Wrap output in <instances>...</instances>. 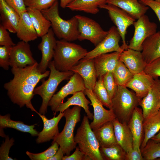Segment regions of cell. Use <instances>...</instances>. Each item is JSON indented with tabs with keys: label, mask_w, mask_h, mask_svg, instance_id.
<instances>
[{
	"label": "cell",
	"mask_w": 160,
	"mask_h": 160,
	"mask_svg": "<svg viewBox=\"0 0 160 160\" xmlns=\"http://www.w3.org/2000/svg\"><path fill=\"white\" fill-rule=\"evenodd\" d=\"M5 138V141L1 144L0 148V160H15L9 156V150L14 144V140L13 138L10 139L8 136H6Z\"/></svg>",
	"instance_id": "7bdbcfd3"
},
{
	"label": "cell",
	"mask_w": 160,
	"mask_h": 160,
	"mask_svg": "<svg viewBox=\"0 0 160 160\" xmlns=\"http://www.w3.org/2000/svg\"><path fill=\"white\" fill-rule=\"evenodd\" d=\"M85 89L84 82L82 77L77 73H74L67 83L58 92L54 95L49 102L48 105L55 113L59 106L63 103L65 97L69 95H73L78 91L84 92Z\"/></svg>",
	"instance_id": "7c38bea8"
},
{
	"label": "cell",
	"mask_w": 160,
	"mask_h": 160,
	"mask_svg": "<svg viewBox=\"0 0 160 160\" xmlns=\"http://www.w3.org/2000/svg\"><path fill=\"white\" fill-rule=\"evenodd\" d=\"M27 7L41 11L51 7L57 0H24Z\"/></svg>",
	"instance_id": "60d3db41"
},
{
	"label": "cell",
	"mask_w": 160,
	"mask_h": 160,
	"mask_svg": "<svg viewBox=\"0 0 160 160\" xmlns=\"http://www.w3.org/2000/svg\"><path fill=\"white\" fill-rule=\"evenodd\" d=\"M64 154L63 150L60 147L55 154L49 158L48 160H61Z\"/></svg>",
	"instance_id": "681fc988"
},
{
	"label": "cell",
	"mask_w": 160,
	"mask_h": 160,
	"mask_svg": "<svg viewBox=\"0 0 160 160\" xmlns=\"http://www.w3.org/2000/svg\"><path fill=\"white\" fill-rule=\"evenodd\" d=\"M159 107L160 108V100L159 103Z\"/></svg>",
	"instance_id": "db71d44e"
},
{
	"label": "cell",
	"mask_w": 160,
	"mask_h": 160,
	"mask_svg": "<svg viewBox=\"0 0 160 160\" xmlns=\"http://www.w3.org/2000/svg\"><path fill=\"white\" fill-rule=\"evenodd\" d=\"M43 123V130L39 133L36 140L37 143H41L53 140L59 133L58 124L63 116L64 113L60 112L58 115L53 118L48 119L44 115L39 113Z\"/></svg>",
	"instance_id": "ac0fdd59"
},
{
	"label": "cell",
	"mask_w": 160,
	"mask_h": 160,
	"mask_svg": "<svg viewBox=\"0 0 160 160\" xmlns=\"http://www.w3.org/2000/svg\"><path fill=\"white\" fill-rule=\"evenodd\" d=\"M87 116L84 115L80 126L74 136V140L81 151L91 160H103L100 152V146L91 128Z\"/></svg>",
	"instance_id": "52a82bcc"
},
{
	"label": "cell",
	"mask_w": 160,
	"mask_h": 160,
	"mask_svg": "<svg viewBox=\"0 0 160 160\" xmlns=\"http://www.w3.org/2000/svg\"><path fill=\"white\" fill-rule=\"evenodd\" d=\"M90 100V105L94 111L93 121L90 124L93 129L100 127L105 123L113 121L116 117L111 109L107 110L93 93L92 90L86 88L84 92Z\"/></svg>",
	"instance_id": "4fadbf2b"
},
{
	"label": "cell",
	"mask_w": 160,
	"mask_h": 160,
	"mask_svg": "<svg viewBox=\"0 0 160 160\" xmlns=\"http://www.w3.org/2000/svg\"><path fill=\"white\" fill-rule=\"evenodd\" d=\"M121 53L114 52L101 55L93 59L97 78L108 72H113L119 60Z\"/></svg>",
	"instance_id": "7402d4cb"
},
{
	"label": "cell",
	"mask_w": 160,
	"mask_h": 160,
	"mask_svg": "<svg viewBox=\"0 0 160 160\" xmlns=\"http://www.w3.org/2000/svg\"><path fill=\"white\" fill-rule=\"evenodd\" d=\"M81 107L74 106L69 108L63 112L65 123L62 132L53 140L52 143L56 142L63 151L64 154L69 156L71 152L76 147L74 140V130L76 124L81 120Z\"/></svg>",
	"instance_id": "8992f818"
},
{
	"label": "cell",
	"mask_w": 160,
	"mask_h": 160,
	"mask_svg": "<svg viewBox=\"0 0 160 160\" xmlns=\"http://www.w3.org/2000/svg\"><path fill=\"white\" fill-rule=\"evenodd\" d=\"M156 2L160 3V0H154Z\"/></svg>",
	"instance_id": "f5cc1de1"
},
{
	"label": "cell",
	"mask_w": 160,
	"mask_h": 160,
	"mask_svg": "<svg viewBox=\"0 0 160 160\" xmlns=\"http://www.w3.org/2000/svg\"><path fill=\"white\" fill-rule=\"evenodd\" d=\"M41 41L38 45V48L41 54V61L38 63V68L42 73L47 70L49 63L53 58L57 41L52 28L41 37Z\"/></svg>",
	"instance_id": "2e32d148"
},
{
	"label": "cell",
	"mask_w": 160,
	"mask_h": 160,
	"mask_svg": "<svg viewBox=\"0 0 160 160\" xmlns=\"http://www.w3.org/2000/svg\"><path fill=\"white\" fill-rule=\"evenodd\" d=\"M141 99L126 87L118 86L117 91L111 99V109L120 122L128 124Z\"/></svg>",
	"instance_id": "5b68a950"
},
{
	"label": "cell",
	"mask_w": 160,
	"mask_h": 160,
	"mask_svg": "<svg viewBox=\"0 0 160 160\" xmlns=\"http://www.w3.org/2000/svg\"><path fill=\"white\" fill-rule=\"evenodd\" d=\"M88 52L79 45L63 40H57L53 56L55 68L60 71H70Z\"/></svg>",
	"instance_id": "3957f363"
},
{
	"label": "cell",
	"mask_w": 160,
	"mask_h": 160,
	"mask_svg": "<svg viewBox=\"0 0 160 160\" xmlns=\"http://www.w3.org/2000/svg\"><path fill=\"white\" fill-rule=\"evenodd\" d=\"M100 147H107L117 144L113 121H108L98 128L92 129Z\"/></svg>",
	"instance_id": "f1b7e54d"
},
{
	"label": "cell",
	"mask_w": 160,
	"mask_h": 160,
	"mask_svg": "<svg viewBox=\"0 0 160 160\" xmlns=\"http://www.w3.org/2000/svg\"><path fill=\"white\" fill-rule=\"evenodd\" d=\"M13 78L5 83L4 87L11 101L20 108L25 106L38 114L31 103L34 91L38 83L49 76L50 71L42 73L37 62L23 68H12Z\"/></svg>",
	"instance_id": "6da1fadb"
},
{
	"label": "cell",
	"mask_w": 160,
	"mask_h": 160,
	"mask_svg": "<svg viewBox=\"0 0 160 160\" xmlns=\"http://www.w3.org/2000/svg\"><path fill=\"white\" fill-rule=\"evenodd\" d=\"M142 54L145 62L149 63L160 57V32L147 38L142 45Z\"/></svg>",
	"instance_id": "4316f807"
},
{
	"label": "cell",
	"mask_w": 160,
	"mask_h": 160,
	"mask_svg": "<svg viewBox=\"0 0 160 160\" xmlns=\"http://www.w3.org/2000/svg\"><path fill=\"white\" fill-rule=\"evenodd\" d=\"M70 71L78 74L82 78L86 88L93 90L97 78L94 60H81Z\"/></svg>",
	"instance_id": "e0dca14e"
},
{
	"label": "cell",
	"mask_w": 160,
	"mask_h": 160,
	"mask_svg": "<svg viewBox=\"0 0 160 160\" xmlns=\"http://www.w3.org/2000/svg\"><path fill=\"white\" fill-rule=\"evenodd\" d=\"M126 160H144L141 150L133 148L126 153Z\"/></svg>",
	"instance_id": "c3c4849f"
},
{
	"label": "cell",
	"mask_w": 160,
	"mask_h": 160,
	"mask_svg": "<svg viewBox=\"0 0 160 160\" xmlns=\"http://www.w3.org/2000/svg\"><path fill=\"white\" fill-rule=\"evenodd\" d=\"M104 160H126V153L118 144L107 147H100Z\"/></svg>",
	"instance_id": "e575fe53"
},
{
	"label": "cell",
	"mask_w": 160,
	"mask_h": 160,
	"mask_svg": "<svg viewBox=\"0 0 160 160\" xmlns=\"http://www.w3.org/2000/svg\"><path fill=\"white\" fill-rule=\"evenodd\" d=\"M28 13L38 37H41L47 33L51 27V22L44 15L41 11L27 7Z\"/></svg>",
	"instance_id": "1f68e13d"
},
{
	"label": "cell",
	"mask_w": 160,
	"mask_h": 160,
	"mask_svg": "<svg viewBox=\"0 0 160 160\" xmlns=\"http://www.w3.org/2000/svg\"><path fill=\"white\" fill-rule=\"evenodd\" d=\"M48 68L50 71L48 78L46 80L45 79H42V84L35 88L33 92L34 95H39L42 98L39 112L43 115L47 113L49 102L58 86L63 81L69 80L74 73L71 71L65 72L58 71L55 68L53 60L49 63Z\"/></svg>",
	"instance_id": "277c9868"
},
{
	"label": "cell",
	"mask_w": 160,
	"mask_h": 160,
	"mask_svg": "<svg viewBox=\"0 0 160 160\" xmlns=\"http://www.w3.org/2000/svg\"><path fill=\"white\" fill-rule=\"evenodd\" d=\"M102 77L104 86L111 100L115 94L118 88V86L115 81L112 72H108Z\"/></svg>",
	"instance_id": "f35d334b"
},
{
	"label": "cell",
	"mask_w": 160,
	"mask_h": 160,
	"mask_svg": "<svg viewBox=\"0 0 160 160\" xmlns=\"http://www.w3.org/2000/svg\"><path fill=\"white\" fill-rule=\"evenodd\" d=\"M0 14L1 24L9 32L16 33L20 15L4 0H0Z\"/></svg>",
	"instance_id": "d4e9b609"
},
{
	"label": "cell",
	"mask_w": 160,
	"mask_h": 160,
	"mask_svg": "<svg viewBox=\"0 0 160 160\" xmlns=\"http://www.w3.org/2000/svg\"><path fill=\"white\" fill-rule=\"evenodd\" d=\"M16 33L17 37L20 40L26 42L34 41L38 37L27 11L20 15V19Z\"/></svg>",
	"instance_id": "484cf974"
},
{
	"label": "cell",
	"mask_w": 160,
	"mask_h": 160,
	"mask_svg": "<svg viewBox=\"0 0 160 160\" xmlns=\"http://www.w3.org/2000/svg\"><path fill=\"white\" fill-rule=\"evenodd\" d=\"M108 31L105 37L93 49L88 52L82 60L93 59L101 55L112 52H121L124 50L119 46L121 37L116 27L113 26Z\"/></svg>",
	"instance_id": "8fae6325"
},
{
	"label": "cell",
	"mask_w": 160,
	"mask_h": 160,
	"mask_svg": "<svg viewBox=\"0 0 160 160\" xmlns=\"http://www.w3.org/2000/svg\"><path fill=\"white\" fill-rule=\"evenodd\" d=\"M144 72L154 79L160 77V57L146 64Z\"/></svg>",
	"instance_id": "b9f144b4"
},
{
	"label": "cell",
	"mask_w": 160,
	"mask_h": 160,
	"mask_svg": "<svg viewBox=\"0 0 160 160\" xmlns=\"http://www.w3.org/2000/svg\"><path fill=\"white\" fill-rule=\"evenodd\" d=\"M51 23V27L57 37L60 40L71 41L78 39V22L75 16L65 20L60 15L59 3L57 0L49 8L41 11Z\"/></svg>",
	"instance_id": "7a4b0ae2"
},
{
	"label": "cell",
	"mask_w": 160,
	"mask_h": 160,
	"mask_svg": "<svg viewBox=\"0 0 160 160\" xmlns=\"http://www.w3.org/2000/svg\"><path fill=\"white\" fill-rule=\"evenodd\" d=\"M117 86H125L132 78L133 74L120 60L112 72Z\"/></svg>",
	"instance_id": "836d02e7"
},
{
	"label": "cell",
	"mask_w": 160,
	"mask_h": 160,
	"mask_svg": "<svg viewBox=\"0 0 160 160\" xmlns=\"http://www.w3.org/2000/svg\"><path fill=\"white\" fill-rule=\"evenodd\" d=\"M9 6L14 9L20 15L27 11L24 0H4Z\"/></svg>",
	"instance_id": "f6af8a7d"
},
{
	"label": "cell",
	"mask_w": 160,
	"mask_h": 160,
	"mask_svg": "<svg viewBox=\"0 0 160 160\" xmlns=\"http://www.w3.org/2000/svg\"><path fill=\"white\" fill-rule=\"evenodd\" d=\"M144 160H153L160 158V142H156L151 139L141 150Z\"/></svg>",
	"instance_id": "8d00e7d4"
},
{
	"label": "cell",
	"mask_w": 160,
	"mask_h": 160,
	"mask_svg": "<svg viewBox=\"0 0 160 160\" xmlns=\"http://www.w3.org/2000/svg\"><path fill=\"white\" fill-rule=\"evenodd\" d=\"M10 37L9 32L1 24L0 25V45L6 46H15Z\"/></svg>",
	"instance_id": "ee69618b"
},
{
	"label": "cell",
	"mask_w": 160,
	"mask_h": 160,
	"mask_svg": "<svg viewBox=\"0 0 160 160\" xmlns=\"http://www.w3.org/2000/svg\"><path fill=\"white\" fill-rule=\"evenodd\" d=\"M160 80L157 78L155 79L147 94L141 99L139 103L144 119L154 115L160 110Z\"/></svg>",
	"instance_id": "9a60e30c"
},
{
	"label": "cell",
	"mask_w": 160,
	"mask_h": 160,
	"mask_svg": "<svg viewBox=\"0 0 160 160\" xmlns=\"http://www.w3.org/2000/svg\"><path fill=\"white\" fill-rule=\"evenodd\" d=\"M75 16L78 22L79 40H88L96 46L107 35L108 31L104 30L94 20L80 15Z\"/></svg>",
	"instance_id": "ba28073f"
},
{
	"label": "cell",
	"mask_w": 160,
	"mask_h": 160,
	"mask_svg": "<svg viewBox=\"0 0 160 160\" xmlns=\"http://www.w3.org/2000/svg\"><path fill=\"white\" fill-rule=\"evenodd\" d=\"M106 3L120 8L135 19H138L145 15L149 8L138 0H107Z\"/></svg>",
	"instance_id": "cb8c5ba5"
},
{
	"label": "cell",
	"mask_w": 160,
	"mask_h": 160,
	"mask_svg": "<svg viewBox=\"0 0 160 160\" xmlns=\"http://www.w3.org/2000/svg\"><path fill=\"white\" fill-rule=\"evenodd\" d=\"M86 155L80 151L78 146L76 147L74 153L69 156H64L63 160H86Z\"/></svg>",
	"instance_id": "7dc6e473"
},
{
	"label": "cell",
	"mask_w": 160,
	"mask_h": 160,
	"mask_svg": "<svg viewBox=\"0 0 160 160\" xmlns=\"http://www.w3.org/2000/svg\"><path fill=\"white\" fill-rule=\"evenodd\" d=\"M137 20L133 24L134 34L129 41L128 48L141 52L143 44L145 40L157 32V25L151 22L145 15Z\"/></svg>",
	"instance_id": "9c48e42d"
},
{
	"label": "cell",
	"mask_w": 160,
	"mask_h": 160,
	"mask_svg": "<svg viewBox=\"0 0 160 160\" xmlns=\"http://www.w3.org/2000/svg\"><path fill=\"white\" fill-rule=\"evenodd\" d=\"M143 4L150 7L155 12L160 23V3L154 0H139Z\"/></svg>",
	"instance_id": "bcb514c9"
},
{
	"label": "cell",
	"mask_w": 160,
	"mask_h": 160,
	"mask_svg": "<svg viewBox=\"0 0 160 160\" xmlns=\"http://www.w3.org/2000/svg\"><path fill=\"white\" fill-rule=\"evenodd\" d=\"M107 0H75L67 7L73 11H82L95 14L99 11V7L106 3Z\"/></svg>",
	"instance_id": "d6a6232c"
},
{
	"label": "cell",
	"mask_w": 160,
	"mask_h": 160,
	"mask_svg": "<svg viewBox=\"0 0 160 160\" xmlns=\"http://www.w3.org/2000/svg\"><path fill=\"white\" fill-rule=\"evenodd\" d=\"M99 8L107 10L121 36L123 43L121 47L124 50L127 49L128 45L125 39L127 30L129 26L133 25L135 19L121 9L112 4L106 3L100 6Z\"/></svg>",
	"instance_id": "30bf717a"
},
{
	"label": "cell",
	"mask_w": 160,
	"mask_h": 160,
	"mask_svg": "<svg viewBox=\"0 0 160 160\" xmlns=\"http://www.w3.org/2000/svg\"><path fill=\"white\" fill-rule=\"evenodd\" d=\"M98 79L92 91L104 106L109 109H111V100L103 84V77H100Z\"/></svg>",
	"instance_id": "d590c367"
},
{
	"label": "cell",
	"mask_w": 160,
	"mask_h": 160,
	"mask_svg": "<svg viewBox=\"0 0 160 160\" xmlns=\"http://www.w3.org/2000/svg\"><path fill=\"white\" fill-rule=\"evenodd\" d=\"M90 103L91 102L86 97L83 91H78L73 95L71 97L68 98L66 102L60 104L57 108L55 113L58 112H63L71 105H77L82 108L89 119L93 120V114L90 112L88 106Z\"/></svg>",
	"instance_id": "f546056e"
},
{
	"label": "cell",
	"mask_w": 160,
	"mask_h": 160,
	"mask_svg": "<svg viewBox=\"0 0 160 160\" xmlns=\"http://www.w3.org/2000/svg\"><path fill=\"white\" fill-rule=\"evenodd\" d=\"M144 120L142 109L137 107L135 108L128 123L132 135L133 148L138 150H141L140 146L143 136Z\"/></svg>",
	"instance_id": "ffe728a7"
},
{
	"label": "cell",
	"mask_w": 160,
	"mask_h": 160,
	"mask_svg": "<svg viewBox=\"0 0 160 160\" xmlns=\"http://www.w3.org/2000/svg\"><path fill=\"white\" fill-rule=\"evenodd\" d=\"M13 46H0V66L4 70H9L11 50Z\"/></svg>",
	"instance_id": "ab89813d"
},
{
	"label": "cell",
	"mask_w": 160,
	"mask_h": 160,
	"mask_svg": "<svg viewBox=\"0 0 160 160\" xmlns=\"http://www.w3.org/2000/svg\"><path fill=\"white\" fill-rule=\"evenodd\" d=\"M119 60L133 75L143 72L146 65L141 51L129 48L121 53Z\"/></svg>",
	"instance_id": "d6986e66"
},
{
	"label": "cell",
	"mask_w": 160,
	"mask_h": 160,
	"mask_svg": "<svg viewBox=\"0 0 160 160\" xmlns=\"http://www.w3.org/2000/svg\"><path fill=\"white\" fill-rule=\"evenodd\" d=\"M144 134L140 149L146 145L148 141L160 130V109L155 114L144 119L143 123Z\"/></svg>",
	"instance_id": "4dcf8cb0"
},
{
	"label": "cell",
	"mask_w": 160,
	"mask_h": 160,
	"mask_svg": "<svg viewBox=\"0 0 160 160\" xmlns=\"http://www.w3.org/2000/svg\"><path fill=\"white\" fill-rule=\"evenodd\" d=\"M155 79L144 71L133 75L126 87L133 90L140 99L145 97L153 84Z\"/></svg>",
	"instance_id": "44dd1931"
},
{
	"label": "cell",
	"mask_w": 160,
	"mask_h": 160,
	"mask_svg": "<svg viewBox=\"0 0 160 160\" xmlns=\"http://www.w3.org/2000/svg\"><path fill=\"white\" fill-rule=\"evenodd\" d=\"M59 146L57 143L54 142L52 143L51 146L43 152L35 153L27 151L26 153L32 160H48L57 152Z\"/></svg>",
	"instance_id": "74e56055"
},
{
	"label": "cell",
	"mask_w": 160,
	"mask_h": 160,
	"mask_svg": "<svg viewBox=\"0 0 160 160\" xmlns=\"http://www.w3.org/2000/svg\"><path fill=\"white\" fill-rule=\"evenodd\" d=\"M75 0H60V5L63 8L67 7V6L69 4L73 2Z\"/></svg>",
	"instance_id": "f907efd6"
},
{
	"label": "cell",
	"mask_w": 160,
	"mask_h": 160,
	"mask_svg": "<svg viewBox=\"0 0 160 160\" xmlns=\"http://www.w3.org/2000/svg\"><path fill=\"white\" fill-rule=\"evenodd\" d=\"M151 139L156 142H160V130L157 134H156Z\"/></svg>",
	"instance_id": "816d5d0a"
},
{
	"label": "cell",
	"mask_w": 160,
	"mask_h": 160,
	"mask_svg": "<svg viewBox=\"0 0 160 160\" xmlns=\"http://www.w3.org/2000/svg\"><path fill=\"white\" fill-rule=\"evenodd\" d=\"M36 62L28 42L21 41L12 47L10 60V66L12 68H23Z\"/></svg>",
	"instance_id": "5bb4252c"
},
{
	"label": "cell",
	"mask_w": 160,
	"mask_h": 160,
	"mask_svg": "<svg viewBox=\"0 0 160 160\" xmlns=\"http://www.w3.org/2000/svg\"><path fill=\"white\" fill-rule=\"evenodd\" d=\"M114 132L117 143L126 153L133 148L132 135L128 124L121 123L116 118L113 121Z\"/></svg>",
	"instance_id": "603a6c76"
},
{
	"label": "cell",
	"mask_w": 160,
	"mask_h": 160,
	"mask_svg": "<svg viewBox=\"0 0 160 160\" xmlns=\"http://www.w3.org/2000/svg\"><path fill=\"white\" fill-rule=\"evenodd\" d=\"M10 115L7 114L4 116L0 115V136L5 137L6 136L3 129L7 128H12L24 132L28 133L33 136H38L39 132L35 129V125H28L20 121H15L12 120Z\"/></svg>",
	"instance_id": "83f0119b"
}]
</instances>
